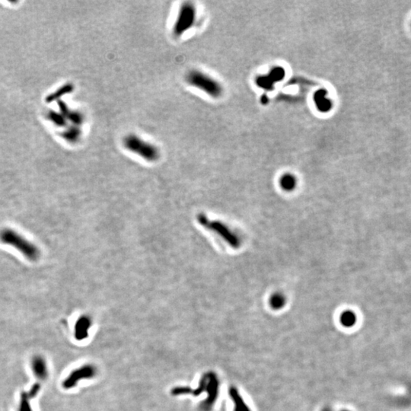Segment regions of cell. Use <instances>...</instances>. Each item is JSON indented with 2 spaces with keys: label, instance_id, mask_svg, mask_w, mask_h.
<instances>
[{
  "label": "cell",
  "instance_id": "1",
  "mask_svg": "<svg viewBox=\"0 0 411 411\" xmlns=\"http://www.w3.org/2000/svg\"><path fill=\"white\" fill-rule=\"evenodd\" d=\"M0 241L14 247L29 261H36L40 256L37 246L10 228H5L0 232Z\"/></svg>",
  "mask_w": 411,
  "mask_h": 411
},
{
  "label": "cell",
  "instance_id": "2",
  "mask_svg": "<svg viewBox=\"0 0 411 411\" xmlns=\"http://www.w3.org/2000/svg\"><path fill=\"white\" fill-rule=\"evenodd\" d=\"M124 146L128 151L139 155L147 162H155L160 156L159 150L155 145L135 134L126 136L124 139Z\"/></svg>",
  "mask_w": 411,
  "mask_h": 411
},
{
  "label": "cell",
  "instance_id": "3",
  "mask_svg": "<svg viewBox=\"0 0 411 411\" xmlns=\"http://www.w3.org/2000/svg\"><path fill=\"white\" fill-rule=\"evenodd\" d=\"M186 81L190 86L203 91L213 98H218L222 94L220 84L203 72L191 70L186 75Z\"/></svg>",
  "mask_w": 411,
  "mask_h": 411
},
{
  "label": "cell",
  "instance_id": "4",
  "mask_svg": "<svg viewBox=\"0 0 411 411\" xmlns=\"http://www.w3.org/2000/svg\"><path fill=\"white\" fill-rule=\"evenodd\" d=\"M197 19V9L192 2H185L181 5L176 20L173 26V34L175 37H181L193 28Z\"/></svg>",
  "mask_w": 411,
  "mask_h": 411
},
{
  "label": "cell",
  "instance_id": "5",
  "mask_svg": "<svg viewBox=\"0 0 411 411\" xmlns=\"http://www.w3.org/2000/svg\"><path fill=\"white\" fill-rule=\"evenodd\" d=\"M197 219H198V222L201 225L206 227L210 230H213L216 234H218L219 235L221 236L222 239L226 241L229 245L235 247V248L240 246L241 242L239 236H237L236 234L234 233L230 228H228L225 224H223L221 222L210 221L204 214L199 215Z\"/></svg>",
  "mask_w": 411,
  "mask_h": 411
},
{
  "label": "cell",
  "instance_id": "6",
  "mask_svg": "<svg viewBox=\"0 0 411 411\" xmlns=\"http://www.w3.org/2000/svg\"><path fill=\"white\" fill-rule=\"evenodd\" d=\"M205 375L206 378L205 392L207 393V397L201 403L199 409L201 411H211L220 394V382L217 374L213 372L205 373Z\"/></svg>",
  "mask_w": 411,
  "mask_h": 411
},
{
  "label": "cell",
  "instance_id": "7",
  "mask_svg": "<svg viewBox=\"0 0 411 411\" xmlns=\"http://www.w3.org/2000/svg\"><path fill=\"white\" fill-rule=\"evenodd\" d=\"M97 374V370L93 365L87 364L78 368L72 372L69 376L64 380L63 386L64 389H70L77 385L82 379L93 378Z\"/></svg>",
  "mask_w": 411,
  "mask_h": 411
},
{
  "label": "cell",
  "instance_id": "8",
  "mask_svg": "<svg viewBox=\"0 0 411 411\" xmlns=\"http://www.w3.org/2000/svg\"><path fill=\"white\" fill-rule=\"evenodd\" d=\"M92 321L89 316H82L77 320L75 326V337L76 340H83L88 337Z\"/></svg>",
  "mask_w": 411,
  "mask_h": 411
},
{
  "label": "cell",
  "instance_id": "9",
  "mask_svg": "<svg viewBox=\"0 0 411 411\" xmlns=\"http://www.w3.org/2000/svg\"><path fill=\"white\" fill-rule=\"evenodd\" d=\"M32 366L34 374L37 378L45 380L47 378L48 371H47V363L44 358L40 355L35 356L32 359Z\"/></svg>",
  "mask_w": 411,
  "mask_h": 411
},
{
  "label": "cell",
  "instance_id": "10",
  "mask_svg": "<svg viewBox=\"0 0 411 411\" xmlns=\"http://www.w3.org/2000/svg\"><path fill=\"white\" fill-rule=\"evenodd\" d=\"M228 394L235 405L234 411H251L243 399V396L241 395L240 392L235 387H231L228 390Z\"/></svg>",
  "mask_w": 411,
  "mask_h": 411
},
{
  "label": "cell",
  "instance_id": "11",
  "mask_svg": "<svg viewBox=\"0 0 411 411\" xmlns=\"http://www.w3.org/2000/svg\"><path fill=\"white\" fill-rule=\"evenodd\" d=\"M357 322V316L352 310H345L340 316V323L344 328H353Z\"/></svg>",
  "mask_w": 411,
  "mask_h": 411
},
{
  "label": "cell",
  "instance_id": "12",
  "mask_svg": "<svg viewBox=\"0 0 411 411\" xmlns=\"http://www.w3.org/2000/svg\"><path fill=\"white\" fill-rule=\"evenodd\" d=\"M269 304H270V306L271 307L272 309H274V310L277 311L282 309L286 304V296L283 293L277 292L270 296Z\"/></svg>",
  "mask_w": 411,
  "mask_h": 411
},
{
  "label": "cell",
  "instance_id": "13",
  "mask_svg": "<svg viewBox=\"0 0 411 411\" xmlns=\"http://www.w3.org/2000/svg\"><path fill=\"white\" fill-rule=\"evenodd\" d=\"M280 185L281 188L285 191H293L297 185V180L293 174H284L280 180Z\"/></svg>",
  "mask_w": 411,
  "mask_h": 411
},
{
  "label": "cell",
  "instance_id": "14",
  "mask_svg": "<svg viewBox=\"0 0 411 411\" xmlns=\"http://www.w3.org/2000/svg\"><path fill=\"white\" fill-rule=\"evenodd\" d=\"M61 109L64 115L66 116L69 120H71L72 122L74 123L75 126H79L83 123L84 117L80 112H74V111H70L68 107H66L64 104H62Z\"/></svg>",
  "mask_w": 411,
  "mask_h": 411
},
{
  "label": "cell",
  "instance_id": "15",
  "mask_svg": "<svg viewBox=\"0 0 411 411\" xmlns=\"http://www.w3.org/2000/svg\"><path fill=\"white\" fill-rule=\"evenodd\" d=\"M63 137L66 141L72 143H75L80 140L82 136V131L78 126H73L71 128L66 129L63 133Z\"/></svg>",
  "mask_w": 411,
  "mask_h": 411
},
{
  "label": "cell",
  "instance_id": "16",
  "mask_svg": "<svg viewBox=\"0 0 411 411\" xmlns=\"http://www.w3.org/2000/svg\"><path fill=\"white\" fill-rule=\"evenodd\" d=\"M30 400L31 399H30L29 396L28 395V393L27 392H23L21 395L19 411H33L31 403H30Z\"/></svg>",
  "mask_w": 411,
  "mask_h": 411
},
{
  "label": "cell",
  "instance_id": "17",
  "mask_svg": "<svg viewBox=\"0 0 411 411\" xmlns=\"http://www.w3.org/2000/svg\"><path fill=\"white\" fill-rule=\"evenodd\" d=\"M40 390V385L38 383H35V385H32V388L30 389L29 392H27L28 395L29 396L30 399L35 398L37 397L39 392Z\"/></svg>",
  "mask_w": 411,
  "mask_h": 411
},
{
  "label": "cell",
  "instance_id": "18",
  "mask_svg": "<svg viewBox=\"0 0 411 411\" xmlns=\"http://www.w3.org/2000/svg\"><path fill=\"white\" fill-rule=\"evenodd\" d=\"M321 411H333V410L331 409V408H329V407H325V408H323L322 410H321Z\"/></svg>",
  "mask_w": 411,
  "mask_h": 411
},
{
  "label": "cell",
  "instance_id": "19",
  "mask_svg": "<svg viewBox=\"0 0 411 411\" xmlns=\"http://www.w3.org/2000/svg\"><path fill=\"white\" fill-rule=\"evenodd\" d=\"M349 411V410H343V411Z\"/></svg>",
  "mask_w": 411,
  "mask_h": 411
}]
</instances>
